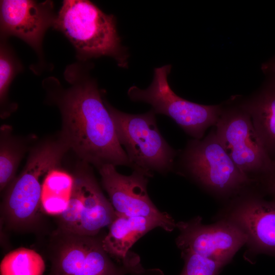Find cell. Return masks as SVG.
<instances>
[{
    "label": "cell",
    "mask_w": 275,
    "mask_h": 275,
    "mask_svg": "<svg viewBox=\"0 0 275 275\" xmlns=\"http://www.w3.org/2000/svg\"><path fill=\"white\" fill-rule=\"evenodd\" d=\"M62 140L84 161L98 169L129 166L115 125L96 84L86 80L71 88L62 104Z\"/></svg>",
    "instance_id": "cell-1"
},
{
    "label": "cell",
    "mask_w": 275,
    "mask_h": 275,
    "mask_svg": "<svg viewBox=\"0 0 275 275\" xmlns=\"http://www.w3.org/2000/svg\"><path fill=\"white\" fill-rule=\"evenodd\" d=\"M53 26L66 36L82 57L108 56L120 67H128V54L121 44L116 18L91 2L64 1Z\"/></svg>",
    "instance_id": "cell-2"
},
{
    "label": "cell",
    "mask_w": 275,
    "mask_h": 275,
    "mask_svg": "<svg viewBox=\"0 0 275 275\" xmlns=\"http://www.w3.org/2000/svg\"><path fill=\"white\" fill-rule=\"evenodd\" d=\"M68 149L61 139L46 142L32 150L23 170L9 185L4 199L2 213L6 225L18 229L34 224L41 209L43 180L57 168Z\"/></svg>",
    "instance_id": "cell-3"
},
{
    "label": "cell",
    "mask_w": 275,
    "mask_h": 275,
    "mask_svg": "<svg viewBox=\"0 0 275 275\" xmlns=\"http://www.w3.org/2000/svg\"><path fill=\"white\" fill-rule=\"evenodd\" d=\"M105 104L119 143L125 148L129 167L148 177L152 176L153 171L166 173L170 171L176 153L160 134L154 111L130 114Z\"/></svg>",
    "instance_id": "cell-4"
},
{
    "label": "cell",
    "mask_w": 275,
    "mask_h": 275,
    "mask_svg": "<svg viewBox=\"0 0 275 275\" xmlns=\"http://www.w3.org/2000/svg\"><path fill=\"white\" fill-rule=\"evenodd\" d=\"M171 69V65L155 68L149 87L144 90L131 86L128 95L132 101L149 103L155 114L169 117L187 133L200 140L208 127L216 125L223 109L219 105L200 104L177 95L168 81Z\"/></svg>",
    "instance_id": "cell-5"
},
{
    "label": "cell",
    "mask_w": 275,
    "mask_h": 275,
    "mask_svg": "<svg viewBox=\"0 0 275 275\" xmlns=\"http://www.w3.org/2000/svg\"><path fill=\"white\" fill-rule=\"evenodd\" d=\"M102 238L57 230L51 242L49 275H133L136 272L117 265L102 245Z\"/></svg>",
    "instance_id": "cell-6"
},
{
    "label": "cell",
    "mask_w": 275,
    "mask_h": 275,
    "mask_svg": "<svg viewBox=\"0 0 275 275\" xmlns=\"http://www.w3.org/2000/svg\"><path fill=\"white\" fill-rule=\"evenodd\" d=\"M183 164L196 181L219 195L236 193L254 181L236 166L214 131L203 140L189 142L184 153Z\"/></svg>",
    "instance_id": "cell-7"
},
{
    "label": "cell",
    "mask_w": 275,
    "mask_h": 275,
    "mask_svg": "<svg viewBox=\"0 0 275 275\" xmlns=\"http://www.w3.org/2000/svg\"><path fill=\"white\" fill-rule=\"evenodd\" d=\"M216 136L236 166L248 176L269 174L274 161L266 151L249 114L241 107L224 111L215 125Z\"/></svg>",
    "instance_id": "cell-8"
},
{
    "label": "cell",
    "mask_w": 275,
    "mask_h": 275,
    "mask_svg": "<svg viewBox=\"0 0 275 275\" xmlns=\"http://www.w3.org/2000/svg\"><path fill=\"white\" fill-rule=\"evenodd\" d=\"M176 228L179 234L176 242L181 251L197 254L224 265L248 242L244 232L225 218L205 225L198 216L188 221L176 223Z\"/></svg>",
    "instance_id": "cell-9"
},
{
    "label": "cell",
    "mask_w": 275,
    "mask_h": 275,
    "mask_svg": "<svg viewBox=\"0 0 275 275\" xmlns=\"http://www.w3.org/2000/svg\"><path fill=\"white\" fill-rule=\"evenodd\" d=\"M98 170L103 187L116 214L152 218L168 232L176 227L174 219L158 210L151 201L147 189L148 177L145 174L134 171L130 175H123L110 164L103 165Z\"/></svg>",
    "instance_id": "cell-10"
},
{
    "label": "cell",
    "mask_w": 275,
    "mask_h": 275,
    "mask_svg": "<svg viewBox=\"0 0 275 275\" xmlns=\"http://www.w3.org/2000/svg\"><path fill=\"white\" fill-rule=\"evenodd\" d=\"M50 1H1L2 34L14 36L40 51L43 36L56 18Z\"/></svg>",
    "instance_id": "cell-11"
},
{
    "label": "cell",
    "mask_w": 275,
    "mask_h": 275,
    "mask_svg": "<svg viewBox=\"0 0 275 275\" xmlns=\"http://www.w3.org/2000/svg\"><path fill=\"white\" fill-rule=\"evenodd\" d=\"M224 218L237 225L247 236V243L257 252L275 256L274 200L259 197L244 199Z\"/></svg>",
    "instance_id": "cell-12"
},
{
    "label": "cell",
    "mask_w": 275,
    "mask_h": 275,
    "mask_svg": "<svg viewBox=\"0 0 275 275\" xmlns=\"http://www.w3.org/2000/svg\"><path fill=\"white\" fill-rule=\"evenodd\" d=\"M74 176L80 183L82 198L80 222L76 234L97 235L116 218V212L88 167L80 169Z\"/></svg>",
    "instance_id": "cell-13"
},
{
    "label": "cell",
    "mask_w": 275,
    "mask_h": 275,
    "mask_svg": "<svg viewBox=\"0 0 275 275\" xmlns=\"http://www.w3.org/2000/svg\"><path fill=\"white\" fill-rule=\"evenodd\" d=\"M108 227V233L102 238L104 249L122 264L133 266L140 261V258L130 253V249L144 235L153 229L161 228V225L149 217L116 214Z\"/></svg>",
    "instance_id": "cell-14"
},
{
    "label": "cell",
    "mask_w": 275,
    "mask_h": 275,
    "mask_svg": "<svg viewBox=\"0 0 275 275\" xmlns=\"http://www.w3.org/2000/svg\"><path fill=\"white\" fill-rule=\"evenodd\" d=\"M241 107L250 116L255 129L269 156L275 160V80Z\"/></svg>",
    "instance_id": "cell-15"
},
{
    "label": "cell",
    "mask_w": 275,
    "mask_h": 275,
    "mask_svg": "<svg viewBox=\"0 0 275 275\" xmlns=\"http://www.w3.org/2000/svg\"><path fill=\"white\" fill-rule=\"evenodd\" d=\"M73 184V176L67 172L57 168L49 172L42 185V210L51 215L61 214L68 206Z\"/></svg>",
    "instance_id": "cell-16"
},
{
    "label": "cell",
    "mask_w": 275,
    "mask_h": 275,
    "mask_svg": "<svg viewBox=\"0 0 275 275\" xmlns=\"http://www.w3.org/2000/svg\"><path fill=\"white\" fill-rule=\"evenodd\" d=\"M45 264L36 251L19 248L7 254L0 264V275H43Z\"/></svg>",
    "instance_id": "cell-17"
},
{
    "label": "cell",
    "mask_w": 275,
    "mask_h": 275,
    "mask_svg": "<svg viewBox=\"0 0 275 275\" xmlns=\"http://www.w3.org/2000/svg\"><path fill=\"white\" fill-rule=\"evenodd\" d=\"M22 150L10 139L1 136L0 147V189L13 181L22 157Z\"/></svg>",
    "instance_id": "cell-18"
},
{
    "label": "cell",
    "mask_w": 275,
    "mask_h": 275,
    "mask_svg": "<svg viewBox=\"0 0 275 275\" xmlns=\"http://www.w3.org/2000/svg\"><path fill=\"white\" fill-rule=\"evenodd\" d=\"M184 266L180 275H217L223 264L197 254L181 251Z\"/></svg>",
    "instance_id": "cell-19"
},
{
    "label": "cell",
    "mask_w": 275,
    "mask_h": 275,
    "mask_svg": "<svg viewBox=\"0 0 275 275\" xmlns=\"http://www.w3.org/2000/svg\"><path fill=\"white\" fill-rule=\"evenodd\" d=\"M17 71L14 59L3 46L0 56V97L3 101L8 90Z\"/></svg>",
    "instance_id": "cell-20"
},
{
    "label": "cell",
    "mask_w": 275,
    "mask_h": 275,
    "mask_svg": "<svg viewBox=\"0 0 275 275\" xmlns=\"http://www.w3.org/2000/svg\"><path fill=\"white\" fill-rule=\"evenodd\" d=\"M274 161V168L272 171L268 175L264 177L262 182L266 191L272 195L273 200L275 201V160Z\"/></svg>",
    "instance_id": "cell-21"
},
{
    "label": "cell",
    "mask_w": 275,
    "mask_h": 275,
    "mask_svg": "<svg viewBox=\"0 0 275 275\" xmlns=\"http://www.w3.org/2000/svg\"><path fill=\"white\" fill-rule=\"evenodd\" d=\"M262 68L266 73L272 75L273 80H275V57L264 64Z\"/></svg>",
    "instance_id": "cell-22"
},
{
    "label": "cell",
    "mask_w": 275,
    "mask_h": 275,
    "mask_svg": "<svg viewBox=\"0 0 275 275\" xmlns=\"http://www.w3.org/2000/svg\"><path fill=\"white\" fill-rule=\"evenodd\" d=\"M142 275H162L161 272L158 269H149Z\"/></svg>",
    "instance_id": "cell-23"
}]
</instances>
